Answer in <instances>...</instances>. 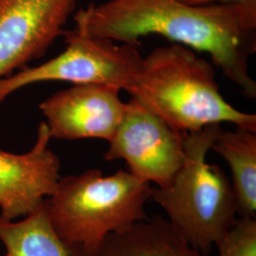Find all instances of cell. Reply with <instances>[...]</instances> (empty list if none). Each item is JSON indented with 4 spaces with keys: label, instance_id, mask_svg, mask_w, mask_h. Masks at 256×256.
<instances>
[{
    "label": "cell",
    "instance_id": "cell-1",
    "mask_svg": "<svg viewBox=\"0 0 256 256\" xmlns=\"http://www.w3.org/2000/svg\"><path fill=\"white\" fill-rule=\"evenodd\" d=\"M74 20L90 36L138 46L140 38L156 34L206 52L245 97L256 98V82L248 70V58L256 52V4L108 0L78 10Z\"/></svg>",
    "mask_w": 256,
    "mask_h": 256
},
{
    "label": "cell",
    "instance_id": "cell-2",
    "mask_svg": "<svg viewBox=\"0 0 256 256\" xmlns=\"http://www.w3.org/2000/svg\"><path fill=\"white\" fill-rule=\"evenodd\" d=\"M212 64L180 44L156 48L124 92L183 133L223 122L256 132V114L224 99Z\"/></svg>",
    "mask_w": 256,
    "mask_h": 256
},
{
    "label": "cell",
    "instance_id": "cell-3",
    "mask_svg": "<svg viewBox=\"0 0 256 256\" xmlns=\"http://www.w3.org/2000/svg\"><path fill=\"white\" fill-rule=\"evenodd\" d=\"M150 183L129 171L104 176L90 169L60 178L45 200L56 234L84 256H96L106 238L148 220Z\"/></svg>",
    "mask_w": 256,
    "mask_h": 256
},
{
    "label": "cell",
    "instance_id": "cell-4",
    "mask_svg": "<svg viewBox=\"0 0 256 256\" xmlns=\"http://www.w3.org/2000/svg\"><path fill=\"white\" fill-rule=\"evenodd\" d=\"M221 129V124H210L187 133L180 169L167 185L151 192V198L165 210L171 225L205 256L238 220L232 182L220 166L207 162Z\"/></svg>",
    "mask_w": 256,
    "mask_h": 256
},
{
    "label": "cell",
    "instance_id": "cell-5",
    "mask_svg": "<svg viewBox=\"0 0 256 256\" xmlns=\"http://www.w3.org/2000/svg\"><path fill=\"white\" fill-rule=\"evenodd\" d=\"M66 48L36 66H27L0 80V104L28 86L42 82L106 84L124 90L142 63L138 46L88 36L82 30H66Z\"/></svg>",
    "mask_w": 256,
    "mask_h": 256
},
{
    "label": "cell",
    "instance_id": "cell-6",
    "mask_svg": "<svg viewBox=\"0 0 256 256\" xmlns=\"http://www.w3.org/2000/svg\"><path fill=\"white\" fill-rule=\"evenodd\" d=\"M186 134L131 97L104 156L108 162L124 160L130 173L164 187L182 164Z\"/></svg>",
    "mask_w": 256,
    "mask_h": 256
},
{
    "label": "cell",
    "instance_id": "cell-7",
    "mask_svg": "<svg viewBox=\"0 0 256 256\" xmlns=\"http://www.w3.org/2000/svg\"><path fill=\"white\" fill-rule=\"evenodd\" d=\"M78 0H0V80L46 54Z\"/></svg>",
    "mask_w": 256,
    "mask_h": 256
},
{
    "label": "cell",
    "instance_id": "cell-8",
    "mask_svg": "<svg viewBox=\"0 0 256 256\" xmlns=\"http://www.w3.org/2000/svg\"><path fill=\"white\" fill-rule=\"evenodd\" d=\"M120 92L113 86L74 84L48 97L39 108L52 138L110 142L126 111Z\"/></svg>",
    "mask_w": 256,
    "mask_h": 256
},
{
    "label": "cell",
    "instance_id": "cell-9",
    "mask_svg": "<svg viewBox=\"0 0 256 256\" xmlns=\"http://www.w3.org/2000/svg\"><path fill=\"white\" fill-rule=\"evenodd\" d=\"M50 140L46 122H41L36 142L28 152L14 154L0 149V214L3 218H26L54 192L61 178V164L50 148Z\"/></svg>",
    "mask_w": 256,
    "mask_h": 256
},
{
    "label": "cell",
    "instance_id": "cell-10",
    "mask_svg": "<svg viewBox=\"0 0 256 256\" xmlns=\"http://www.w3.org/2000/svg\"><path fill=\"white\" fill-rule=\"evenodd\" d=\"M96 256H202L167 220L160 216L111 234Z\"/></svg>",
    "mask_w": 256,
    "mask_h": 256
},
{
    "label": "cell",
    "instance_id": "cell-11",
    "mask_svg": "<svg viewBox=\"0 0 256 256\" xmlns=\"http://www.w3.org/2000/svg\"><path fill=\"white\" fill-rule=\"evenodd\" d=\"M210 150L230 166L238 214L256 218V132L238 126L221 129Z\"/></svg>",
    "mask_w": 256,
    "mask_h": 256
},
{
    "label": "cell",
    "instance_id": "cell-12",
    "mask_svg": "<svg viewBox=\"0 0 256 256\" xmlns=\"http://www.w3.org/2000/svg\"><path fill=\"white\" fill-rule=\"evenodd\" d=\"M0 241L7 256H84L56 234L45 202L36 212L18 221L0 214Z\"/></svg>",
    "mask_w": 256,
    "mask_h": 256
},
{
    "label": "cell",
    "instance_id": "cell-13",
    "mask_svg": "<svg viewBox=\"0 0 256 256\" xmlns=\"http://www.w3.org/2000/svg\"><path fill=\"white\" fill-rule=\"evenodd\" d=\"M216 246L220 256H256V218H238Z\"/></svg>",
    "mask_w": 256,
    "mask_h": 256
},
{
    "label": "cell",
    "instance_id": "cell-14",
    "mask_svg": "<svg viewBox=\"0 0 256 256\" xmlns=\"http://www.w3.org/2000/svg\"><path fill=\"white\" fill-rule=\"evenodd\" d=\"M190 5H209L214 3H229V2H239L248 4H256V0H180Z\"/></svg>",
    "mask_w": 256,
    "mask_h": 256
}]
</instances>
